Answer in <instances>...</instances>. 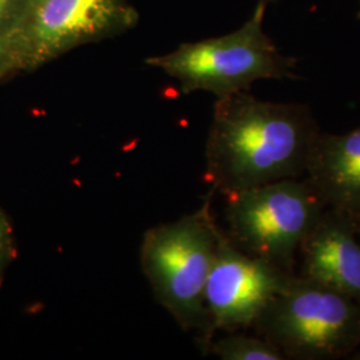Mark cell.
<instances>
[{
  "instance_id": "13",
  "label": "cell",
  "mask_w": 360,
  "mask_h": 360,
  "mask_svg": "<svg viewBox=\"0 0 360 360\" xmlns=\"http://www.w3.org/2000/svg\"><path fill=\"white\" fill-rule=\"evenodd\" d=\"M19 74H22L19 67L0 40V83L8 80L11 77H15Z\"/></svg>"
},
{
  "instance_id": "15",
  "label": "cell",
  "mask_w": 360,
  "mask_h": 360,
  "mask_svg": "<svg viewBox=\"0 0 360 360\" xmlns=\"http://www.w3.org/2000/svg\"><path fill=\"white\" fill-rule=\"evenodd\" d=\"M263 1H266V3H270V1H274V0H263Z\"/></svg>"
},
{
  "instance_id": "10",
  "label": "cell",
  "mask_w": 360,
  "mask_h": 360,
  "mask_svg": "<svg viewBox=\"0 0 360 360\" xmlns=\"http://www.w3.org/2000/svg\"><path fill=\"white\" fill-rule=\"evenodd\" d=\"M208 354L223 360H283V352L264 338L231 334L212 340Z\"/></svg>"
},
{
  "instance_id": "12",
  "label": "cell",
  "mask_w": 360,
  "mask_h": 360,
  "mask_svg": "<svg viewBox=\"0 0 360 360\" xmlns=\"http://www.w3.org/2000/svg\"><path fill=\"white\" fill-rule=\"evenodd\" d=\"M27 0H0V40L6 38L26 7Z\"/></svg>"
},
{
  "instance_id": "9",
  "label": "cell",
  "mask_w": 360,
  "mask_h": 360,
  "mask_svg": "<svg viewBox=\"0 0 360 360\" xmlns=\"http://www.w3.org/2000/svg\"><path fill=\"white\" fill-rule=\"evenodd\" d=\"M307 181L330 210L360 220V127L318 134L306 166Z\"/></svg>"
},
{
  "instance_id": "3",
  "label": "cell",
  "mask_w": 360,
  "mask_h": 360,
  "mask_svg": "<svg viewBox=\"0 0 360 360\" xmlns=\"http://www.w3.org/2000/svg\"><path fill=\"white\" fill-rule=\"evenodd\" d=\"M266 7L259 0L245 26L231 34L183 43L146 63L178 80L183 94L206 91L217 98L248 91L262 79L295 77L296 59L281 53L263 30Z\"/></svg>"
},
{
  "instance_id": "4",
  "label": "cell",
  "mask_w": 360,
  "mask_h": 360,
  "mask_svg": "<svg viewBox=\"0 0 360 360\" xmlns=\"http://www.w3.org/2000/svg\"><path fill=\"white\" fill-rule=\"evenodd\" d=\"M284 356L338 359L360 345V306L307 278L291 276L254 324Z\"/></svg>"
},
{
  "instance_id": "7",
  "label": "cell",
  "mask_w": 360,
  "mask_h": 360,
  "mask_svg": "<svg viewBox=\"0 0 360 360\" xmlns=\"http://www.w3.org/2000/svg\"><path fill=\"white\" fill-rule=\"evenodd\" d=\"M294 274L251 257L223 231L208 275L206 306L215 333L254 326Z\"/></svg>"
},
{
  "instance_id": "6",
  "label": "cell",
  "mask_w": 360,
  "mask_h": 360,
  "mask_svg": "<svg viewBox=\"0 0 360 360\" xmlns=\"http://www.w3.org/2000/svg\"><path fill=\"white\" fill-rule=\"evenodd\" d=\"M138 22L129 0H27L1 43L20 72H32L80 46L124 34Z\"/></svg>"
},
{
  "instance_id": "16",
  "label": "cell",
  "mask_w": 360,
  "mask_h": 360,
  "mask_svg": "<svg viewBox=\"0 0 360 360\" xmlns=\"http://www.w3.org/2000/svg\"><path fill=\"white\" fill-rule=\"evenodd\" d=\"M358 18L360 19V8H359V13H358Z\"/></svg>"
},
{
  "instance_id": "8",
  "label": "cell",
  "mask_w": 360,
  "mask_h": 360,
  "mask_svg": "<svg viewBox=\"0 0 360 360\" xmlns=\"http://www.w3.org/2000/svg\"><path fill=\"white\" fill-rule=\"evenodd\" d=\"M358 223L334 210L322 218L300 247L302 276L351 297L360 306Z\"/></svg>"
},
{
  "instance_id": "5",
  "label": "cell",
  "mask_w": 360,
  "mask_h": 360,
  "mask_svg": "<svg viewBox=\"0 0 360 360\" xmlns=\"http://www.w3.org/2000/svg\"><path fill=\"white\" fill-rule=\"evenodd\" d=\"M232 242L292 274L297 251L322 218L326 205L309 181L283 179L226 196Z\"/></svg>"
},
{
  "instance_id": "1",
  "label": "cell",
  "mask_w": 360,
  "mask_h": 360,
  "mask_svg": "<svg viewBox=\"0 0 360 360\" xmlns=\"http://www.w3.org/2000/svg\"><path fill=\"white\" fill-rule=\"evenodd\" d=\"M319 131L306 105L259 101L247 91L217 98L206 179L227 196L306 174Z\"/></svg>"
},
{
  "instance_id": "11",
  "label": "cell",
  "mask_w": 360,
  "mask_h": 360,
  "mask_svg": "<svg viewBox=\"0 0 360 360\" xmlns=\"http://www.w3.org/2000/svg\"><path fill=\"white\" fill-rule=\"evenodd\" d=\"M16 257V245L13 226L4 210L0 206V284L3 283L6 271Z\"/></svg>"
},
{
  "instance_id": "14",
  "label": "cell",
  "mask_w": 360,
  "mask_h": 360,
  "mask_svg": "<svg viewBox=\"0 0 360 360\" xmlns=\"http://www.w3.org/2000/svg\"><path fill=\"white\" fill-rule=\"evenodd\" d=\"M358 235L360 236V220L358 221Z\"/></svg>"
},
{
  "instance_id": "2",
  "label": "cell",
  "mask_w": 360,
  "mask_h": 360,
  "mask_svg": "<svg viewBox=\"0 0 360 360\" xmlns=\"http://www.w3.org/2000/svg\"><path fill=\"white\" fill-rule=\"evenodd\" d=\"M211 199L175 221L147 230L141 245V266L155 297L184 333L195 335L207 352L215 330L206 306L208 275L220 236Z\"/></svg>"
}]
</instances>
